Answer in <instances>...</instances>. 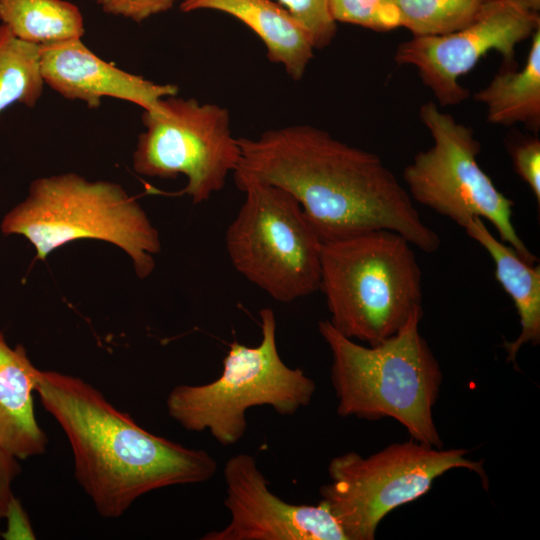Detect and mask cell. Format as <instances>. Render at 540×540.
I'll return each mask as SVG.
<instances>
[{
	"mask_svg": "<svg viewBox=\"0 0 540 540\" xmlns=\"http://www.w3.org/2000/svg\"><path fill=\"white\" fill-rule=\"evenodd\" d=\"M1 231L27 239L38 260L77 240L110 243L128 255L140 279L154 271L161 251L158 230L120 184L72 172L33 180L25 199L4 215Z\"/></svg>",
	"mask_w": 540,
	"mask_h": 540,
	"instance_id": "4",
	"label": "cell"
},
{
	"mask_svg": "<svg viewBox=\"0 0 540 540\" xmlns=\"http://www.w3.org/2000/svg\"><path fill=\"white\" fill-rule=\"evenodd\" d=\"M521 4L526 6L527 8L539 12L540 10V0H518Z\"/></svg>",
	"mask_w": 540,
	"mask_h": 540,
	"instance_id": "26",
	"label": "cell"
},
{
	"mask_svg": "<svg viewBox=\"0 0 540 540\" xmlns=\"http://www.w3.org/2000/svg\"><path fill=\"white\" fill-rule=\"evenodd\" d=\"M144 131L132 155L134 171L143 176L187 183L179 194L200 204L221 191L241 159L227 108L177 95L161 98L142 114Z\"/></svg>",
	"mask_w": 540,
	"mask_h": 540,
	"instance_id": "10",
	"label": "cell"
},
{
	"mask_svg": "<svg viewBox=\"0 0 540 540\" xmlns=\"http://www.w3.org/2000/svg\"><path fill=\"white\" fill-rule=\"evenodd\" d=\"M175 0H97L105 13L141 23L153 15L169 11Z\"/></svg>",
	"mask_w": 540,
	"mask_h": 540,
	"instance_id": "24",
	"label": "cell"
},
{
	"mask_svg": "<svg viewBox=\"0 0 540 540\" xmlns=\"http://www.w3.org/2000/svg\"><path fill=\"white\" fill-rule=\"evenodd\" d=\"M215 10L248 26L264 43L268 59L283 66L293 80L303 78L314 46L304 27L280 3L272 0H183L180 10Z\"/></svg>",
	"mask_w": 540,
	"mask_h": 540,
	"instance_id": "15",
	"label": "cell"
},
{
	"mask_svg": "<svg viewBox=\"0 0 540 540\" xmlns=\"http://www.w3.org/2000/svg\"><path fill=\"white\" fill-rule=\"evenodd\" d=\"M511 158L514 169L529 186L538 206L540 205V141L537 137L526 138L513 145Z\"/></svg>",
	"mask_w": 540,
	"mask_h": 540,
	"instance_id": "23",
	"label": "cell"
},
{
	"mask_svg": "<svg viewBox=\"0 0 540 540\" xmlns=\"http://www.w3.org/2000/svg\"><path fill=\"white\" fill-rule=\"evenodd\" d=\"M0 20L15 37L38 46L85 33L81 11L65 0H0Z\"/></svg>",
	"mask_w": 540,
	"mask_h": 540,
	"instance_id": "18",
	"label": "cell"
},
{
	"mask_svg": "<svg viewBox=\"0 0 540 540\" xmlns=\"http://www.w3.org/2000/svg\"><path fill=\"white\" fill-rule=\"evenodd\" d=\"M413 247L386 229L322 244L319 290L338 332L376 345L422 309V273Z\"/></svg>",
	"mask_w": 540,
	"mask_h": 540,
	"instance_id": "5",
	"label": "cell"
},
{
	"mask_svg": "<svg viewBox=\"0 0 540 540\" xmlns=\"http://www.w3.org/2000/svg\"><path fill=\"white\" fill-rule=\"evenodd\" d=\"M229 523L202 540H347L340 524L319 501L317 505L282 500L268 487L256 459L240 453L224 466Z\"/></svg>",
	"mask_w": 540,
	"mask_h": 540,
	"instance_id": "12",
	"label": "cell"
},
{
	"mask_svg": "<svg viewBox=\"0 0 540 540\" xmlns=\"http://www.w3.org/2000/svg\"><path fill=\"white\" fill-rule=\"evenodd\" d=\"M35 392L66 435L76 481L104 518L122 516L151 491L210 480L215 458L155 435L80 377L40 370Z\"/></svg>",
	"mask_w": 540,
	"mask_h": 540,
	"instance_id": "2",
	"label": "cell"
},
{
	"mask_svg": "<svg viewBox=\"0 0 540 540\" xmlns=\"http://www.w3.org/2000/svg\"><path fill=\"white\" fill-rule=\"evenodd\" d=\"M304 27L315 49L328 46L336 35V22L328 11V0H279Z\"/></svg>",
	"mask_w": 540,
	"mask_h": 540,
	"instance_id": "22",
	"label": "cell"
},
{
	"mask_svg": "<svg viewBox=\"0 0 540 540\" xmlns=\"http://www.w3.org/2000/svg\"><path fill=\"white\" fill-rule=\"evenodd\" d=\"M238 143L235 184L259 182L286 191L322 243L386 229L426 253L439 249V235L378 155L310 125L270 129Z\"/></svg>",
	"mask_w": 540,
	"mask_h": 540,
	"instance_id": "1",
	"label": "cell"
},
{
	"mask_svg": "<svg viewBox=\"0 0 540 540\" xmlns=\"http://www.w3.org/2000/svg\"><path fill=\"white\" fill-rule=\"evenodd\" d=\"M40 47L15 37L0 24V113L15 103L33 108L44 87Z\"/></svg>",
	"mask_w": 540,
	"mask_h": 540,
	"instance_id": "19",
	"label": "cell"
},
{
	"mask_svg": "<svg viewBox=\"0 0 540 540\" xmlns=\"http://www.w3.org/2000/svg\"><path fill=\"white\" fill-rule=\"evenodd\" d=\"M485 0H395L400 26L414 37L460 30L478 15Z\"/></svg>",
	"mask_w": 540,
	"mask_h": 540,
	"instance_id": "20",
	"label": "cell"
},
{
	"mask_svg": "<svg viewBox=\"0 0 540 540\" xmlns=\"http://www.w3.org/2000/svg\"><path fill=\"white\" fill-rule=\"evenodd\" d=\"M420 118L434 143L418 152L403 171L412 200L462 228L473 218L487 220L501 241L534 265L536 256L513 224V200L494 185L477 161L481 145L473 130L440 110L433 101L420 107Z\"/></svg>",
	"mask_w": 540,
	"mask_h": 540,
	"instance_id": "9",
	"label": "cell"
},
{
	"mask_svg": "<svg viewBox=\"0 0 540 540\" xmlns=\"http://www.w3.org/2000/svg\"><path fill=\"white\" fill-rule=\"evenodd\" d=\"M416 310L395 335L376 345L357 343L328 320L318 330L331 356V382L341 417L392 418L410 438L443 447L433 419L442 383L441 367L419 331Z\"/></svg>",
	"mask_w": 540,
	"mask_h": 540,
	"instance_id": "3",
	"label": "cell"
},
{
	"mask_svg": "<svg viewBox=\"0 0 540 540\" xmlns=\"http://www.w3.org/2000/svg\"><path fill=\"white\" fill-rule=\"evenodd\" d=\"M236 186L245 199L225 235L236 271L281 303L319 290L323 243L299 203L269 184Z\"/></svg>",
	"mask_w": 540,
	"mask_h": 540,
	"instance_id": "8",
	"label": "cell"
},
{
	"mask_svg": "<svg viewBox=\"0 0 540 540\" xmlns=\"http://www.w3.org/2000/svg\"><path fill=\"white\" fill-rule=\"evenodd\" d=\"M260 314L261 340L256 346L229 345L219 377L205 384H180L166 398L169 416L191 432L208 431L221 445L239 442L247 430L246 412L270 406L292 416L310 404L316 384L301 368L282 360L271 308Z\"/></svg>",
	"mask_w": 540,
	"mask_h": 540,
	"instance_id": "6",
	"label": "cell"
},
{
	"mask_svg": "<svg viewBox=\"0 0 540 540\" xmlns=\"http://www.w3.org/2000/svg\"><path fill=\"white\" fill-rule=\"evenodd\" d=\"M328 11L336 23L354 24L375 31L400 27L395 0H328Z\"/></svg>",
	"mask_w": 540,
	"mask_h": 540,
	"instance_id": "21",
	"label": "cell"
},
{
	"mask_svg": "<svg viewBox=\"0 0 540 540\" xmlns=\"http://www.w3.org/2000/svg\"><path fill=\"white\" fill-rule=\"evenodd\" d=\"M540 28L539 12L518 0H485L466 27L438 36L411 38L398 45L394 60L417 68L419 76L442 106L469 96L459 78L490 50L499 52L505 68H516L515 48Z\"/></svg>",
	"mask_w": 540,
	"mask_h": 540,
	"instance_id": "11",
	"label": "cell"
},
{
	"mask_svg": "<svg viewBox=\"0 0 540 540\" xmlns=\"http://www.w3.org/2000/svg\"><path fill=\"white\" fill-rule=\"evenodd\" d=\"M39 371L22 345L0 334V449L18 460L42 455L48 444L33 405Z\"/></svg>",
	"mask_w": 540,
	"mask_h": 540,
	"instance_id": "14",
	"label": "cell"
},
{
	"mask_svg": "<svg viewBox=\"0 0 540 540\" xmlns=\"http://www.w3.org/2000/svg\"><path fill=\"white\" fill-rule=\"evenodd\" d=\"M468 453L465 448L444 449L412 438L367 457L344 453L329 462L330 482L320 487V501L336 518L347 540H373L387 514L424 496L435 480L450 470L468 469L487 488L482 461L468 458Z\"/></svg>",
	"mask_w": 540,
	"mask_h": 540,
	"instance_id": "7",
	"label": "cell"
},
{
	"mask_svg": "<svg viewBox=\"0 0 540 540\" xmlns=\"http://www.w3.org/2000/svg\"><path fill=\"white\" fill-rule=\"evenodd\" d=\"M486 107L487 120L495 125L522 123L533 131L540 127V28L532 34L531 47L521 70L505 68L489 85L474 94Z\"/></svg>",
	"mask_w": 540,
	"mask_h": 540,
	"instance_id": "17",
	"label": "cell"
},
{
	"mask_svg": "<svg viewBox=\"0 0 540 540\" xmlns=\"http://www.w3.org/2000/svg\"><path fill=\"white\" fill-rule=\"evenodd\" d=\"M39 47L44 83L65 99L84 102L90 109H97L102 98L112 97L148 110L161 98L178 93L174 84L155 83L104 61L81 39Z\"/></svg>",
	"mask_w": 540,
	"mask_h": 540,
	"instance_id": "13",
	"label": "cell"
},
{
	"mask_svg": "<svg viewBox=\"0 0 540 540\" xmlns=\"http://www.w3.org/2000/svg\"><path fill=\"white\" fill-rule=\"evenodd\" d=\"M20 470L18 459L0 449V520L9 517L17 506L13 482Z\"/></svg>",
	"mask_w": 540,
	"mask_h": 540,
	"instance_id": "25",
	"label": "cell"
},
{
	"mask_svg": "<svg viewBox=\"0 0 540 540\" xmlns=\"http://www.w3.org/2000/svg\"><path fill=\"white\" fill-rule=\"evenodd\" d=\"M493 260L495 277L517 310L521 331L514 341H505L507 362H515L526 344L540 343V267L523 260L508 244L496 238L481 218H473L463 228Z\"/></svg>",
	"mask_w": 540,
	"mask_h": 540,
	"instance_id": "16",
	"label": "cell"
}]
</instances>
